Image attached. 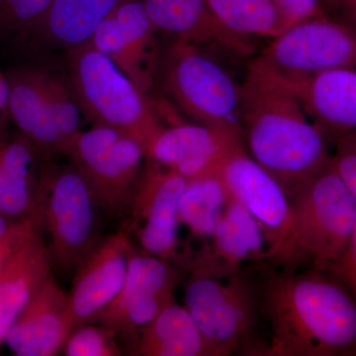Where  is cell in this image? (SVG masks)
I'll list each match as a JSON object with an SVG mask.
<instances>
[{"label": "cell", "mask_w": 356, "mask_h": 356, "mask_svg": "<svg viewBox=\"0 0 356 356\" xmlns=\"http://www.w3.org/2000/svg\"><path fill=\"white\" fill-rule=\"evenodd\" d=\"M266 356H356V298L327 271L259 264Z\"/></svg>", "instance_id": "6da1fadb"}, {"label": "cell", "mask_w": 356, "mask_h": 356, "mask_svg": "<svg viewBox=\"0 0 356 356\" xmlns=\"http://www.w3.org/2000/svg\"><path fill=\"white\" fill-rule=\"evenodd\" d=\"M245 151L288 195L331 163V140L284 86L250 69L243 83Z\"/></svg>", "instance_id": "7a4b0ae2"}, {"label": "cell", "mask_w": 356, "mask_h": 356, "mask_svg": "<svg viewBox=\"0 0 356 356\" xmlns=\"http://www.w3.org/2000/svg\"><path fill=\"white\" fill-rule=\"evenodd\" d=\"M67 74L83 115L93 126L128 134L145 151L163 124L147 96L90 43L67 51Z\"/></svg>", "instance_id": "3957f363"}, {"label": "cell", "mask_w": 356, "mask_h": 356, "mask_svg": "<svg viewBox=\"0 0 356 356\" xmlns=\"http://www.w3.org/2000/svg\"><path fill=\"white\" fill-rule=\"evenodd\" d=\"M158 70L165 92L193 122L243 137V84L214 51L175 40Z\"/></svg>", "instance_id": "277c9868"}, {"label": "cell", "mask_w": 356, "mask_h": 356, "mask_svg": "<svg viewBox=\"0 0 356 356\" xmlns=\"http://www.w3.org/2000/svg\"><path fill=\"white\" fill-rule=\"evenodd\" d=\"M292 257L288 268L327 270L343 252L356 226V198L332 168L289 195Z\"/></svg>", "instance_id": "5b68a950"}, {"label": "cell", "mask_w": 356, "mask_h": 356, "mask_svg": "<svg viewBox=\"0 0 356 356\" xmlns=\"http://www.w3.org/2000/svg\"><path fill=\"white\" fill-rule=\"evenodd\" d=\"M185 307L215 356L264 355L266 341L257 336L261 318L257 283L248 268L227 277L193 273Z\"/></svg>", "instance_id": "8992f818"}, {"label": "cell", "mask_w": 356, "mask_h": 356, "mask_svg": "<svg viewBox=\"0 0 356 356\" xmlns=\"http://www.w3.org/2000/svg\"><path fill=\"white\" fill-rule=\"evenodd\" d=\"M40 165L38 216L53 259L63 269L79 267L98 245L102 213L92 192L74 165Z\"/></svg>", "instance_id": "52a82bcc"}, {"label": "cell", "mask_w": 356, "mask_h": 356, "mask_svg": "<svg viewBox=\"0 0 356 356\" xmlns=\"http://www.w3.org/2000/svg\"><path fill=\"white\" fill-rule=\"evenodd\" d=\"M339 67H356V29L324 13L271 39L248 69L278 81H296Z\"/></svg>", "instance_id": "ba28073f"}, {"label": "cell", "mask_w": 356, "mask_h": 356, "mask_svg": "<svg viewBox=\"0 0 356 356\" xmlns=\"http://www.w3.org/2000/svg\"><path fill=\"white\" fill-rule=\"evenodd\" d=\"M67 156L105 216L129 217L147 161L137 140L116 129L92 126L77 136Z\"/></svg>", "instance_id": "9c48e42d"}, {"label": "cell", "mask_w": 356, "mask_h": 356, "mask_svg": "<svg viewBox=\"0 0 356 356\" xmlns=\"http://www.w3.org/2000/svg\"><path fill=\"white\" fill-rule=\"evenodd\" d=\"M231 194L259 224L266 247L264 264L288 268L292 257V209L284 187L240 147L219 166Z\"/></svg>", "instance_id": "30bf717a"}, {"label": "cell", "mask_w": 356, "mask_h": 356, "mask_svg": "<svg viewBox=\"0 0 356 356\" xmlns=\"http://www.w3.org/2000/svg\"><path fill=\"white\" fill-rule=\"evenodd\" d=\"M177 282L170 261L134 252L120 291L90 323L107 325L118 334H134L175 301Z\"/></svg>", "instance_id": "8fae6325"}, {"label": "cell", "mask_w": 356, "mask_h": 356, "mask_svg": "<svg viewBox=\"0 0 356 356\" xmlns=\"http://www.w3.org/2000/svg\"><path fill=\"white\" fill-rule=\"evenodd\" d=\"M156 32L143 0H123L98 26L89 43L111 58L147 95L158 72Z\"/></svg>", "instance_id": "7c38bea8"}, {"label": "cell", "mask_w": 356, "mask_h": 356, "mask_svg": "<svg viewBox=\"0 0 356 356\" xmlns=\"http://www.w3.org/2000/svg\"><path fill=\"white\" fill-rule=\"evenodd\" d=\"M187 179L146 161L134 197L130 231L144 252L170 261L178 254V206Z\"/></svg>", "instance_id": "4fadbf2b"}, {"label": "cell", "mask_w": 356, "mask_h": 356, "mask_svg": "<svg viewBox=\"0 0 356 356\" xmlns=\"http://www.w3.org/2000/svg\"><path fill=\"white\" fill-rule=\"evenodd\" d=\"M243 146V137L238 134L196 122L173 123L163 125L154 136L146 147V158L191 179L216 170Z\"/></svg>", "instance_id": "5bb4252c"}, {"label": "cell", "mask_w": 356, "mask_h": 356, "mask_svg": "<svg viewBox=\"0 0 356 356\" xmlns=\"http://www.w3.org/2000/svg\"><path fill=\"white\" fill-rule=\"evenodd\" d=\"M134 252L129 232H118L93 248L74 276L70 307L74 329L90 323L116 297Z\"/></svg>", "instance_id": "9a60e30c"}, {"label": "cell", "mask_w": 356, "mask_h": 356, "mask_svg": "<svg viewBox=\"0 0 356 356\" xmlns=\"http://www.w3.org/2000/svg\"><path fill=\"white\" fill-rule=\"evenodd\" d=\"M74 329L69 295L51 274L26 304L6 341L14 355L54 356Z\"/></svg>", "instance_id": "2e32d148"}, {"label": "cell", "mask_w": 356, "mask_h": 356, "mask_svg": "<svg viewBox=\"0 0 356 356\" xmlns=\"http://www.w3.org/2000/svg\"><path fill=\"white\" fill-rule=\"evenodd\" d=\"M143 3L158 32H165L177 41L238 58L254 54L252 40L226 29L206 0H143Z\"/></svg>", "instance_id": "e0dca14e"}, {"label": "cell", "mask_w": 356, "mask_h": 356, "mask_svg": "<svg viewBox=\"0 0 356 356\" xmlns=\"http://www.w3.org/2000/svg\"><path fill=\"white\" fill-rule=\"evenodd\" d=\"M274 81L296 96L332 143L356 132V67L325 70L296 81Z\"/></svg>", "instance_id": "ac0fdd59"}, {"label": "cell", "mask_w": 356, "mask_h": 356, "mask_svg": "<svg viewBox=\"0 0 356 356\" xmlns=\"http://www.w3.org/2000/svg\"><path fill=\"white\" fill-rule=\"evenodd\" d=\"M210 245L194 267V273L227 277L245 266L266 262V247L259 224L232 198L210 236Z\"/></svg>", "instance_id": "d6986e66"}, {"label": "cell", "mask_w": 356, "mask_h": 356, "mask_svg": "<svg viewBox=\"0 0 356 356\" xmlns=\"http://www.w3.org/2000/svg\"><path fill=\"white\" fill-rule=\"evenodd\" d=\"M6 76L9 83L8 114L21 134L42 156H65L64 139L42 88L40 67H18Z\"/></svg>", "instance_id": "ffe728a7"}, {"label": "cell", "mask_w": 356, "mask_h": 356, "mask_svg": "<svg viewBox=\"0 0 356 356\" xmlns=\"http://www.w3.org/2000/svg\"><path fill=\"white\" fill-rule=\"evenodd\" d=\"M123 0H51L41 16L20 31L28 41L70 51L89 43L98 26Z\"/></svg>", "instance_id": "44dd1931"}, {"label": "cell", "mask_w": 356, "mask_h": 356, "mask_svg": "<svg viewBox=\"0 0 356 356\" xmlns=\"http://www.w3.org/2000/svg\"><path fill=\"white\" fill-rule=\"evenodd\" d=\"M42 234L37 233L0 267V346L26 304L51 274L53 259Z\"/></svg>", "instance_id": "7402d4cb"}, {"label": "cell", "mask_w": 356, "mask_h": 356, "mask_svg": "<svg viewBox=\"0 0 356 356\" xmlns=\"http://www.w3.org/2000/svg\"><path fill=\"white\" fill-rule=\"evenodd\" d=\"M38 154L23 135L10 139L0 136V215L40 221Z\"/></svg>", "instance_id": "603a6c76"}, {"label": "cell", "mask_w": 356, "mask_h": 356, "mask_svg": "<svg viewBox=\"0 0 356 356\" xmlns=\"http://www.w3.org/2000/svg\"><path fill=\"white\" fill-rule=\"evenodd\" d=\"M136 332L135 355L215 356L191 312L175 301Z\"/></svg>", "instance_id": "cb8c5ba5"}, {"label": "cell", "mask_w": 356, "mask_h": 356, "mask_svg": "<svg viewBox=\"0 0 356 356\" xmlns=\"http://www.w3.org/2000/svg\"><path fill=\"white\" fill-rule=\"evenodd\" d=\"M219 168L187 179L178 206V222L198 238H209L231 202Z\"/></svg>", "instance_id": "d4e9b609"}, {"label": "cell", "mask_w": 356, "mask_h": 356, "mask_svg": "<svg viewBox=\"0 0 356 356\" xmlns=\"http://www.w3.org/2000/svg\"><path fill=\"white\" fill-rule=\"evenodd\" d=\"M206 2L226 29L243 38L271 40L290 27L274 0H206Z\"/></svg>", "instance_id": "484cf974"}, {"label": "cell", "mask_w": 356, "mask_h": 356, "mask_svg": "<svg viewBox=\"0 0 356 356\" xmlns=\"http://www.w3.org/2000/svg\"><path fill=\"white\" fill-rule=\"evenodd\" d=\"M42 88L48 100L54 119L57 124L60 135L64 139L65 156H69L70 149L81 131V116H83L76 96L70 84H65L60 77L40 67Z\"/></svg>", "instance_id": "4316f807"}, {"label": "cell", "mask_w": 356, "mask_h": 356, "mask_svg": "<svg viewBox=\"0 0 356 356\" xmlns=\"http://www.w3.org/2000/svg\"><path fill=\"white\" fill-rule=\"evenodd\" d=\"M118 332L98 323H86L70 332L64 346L67 356H118Z\"/></svg>", "instance_id": "83f0119b"}, {"label": "cell", "mask_w": 356, "mask_h": 356, "mask_svg": "<svg viewBox=\"0 0 356 356\" xmlns=\"http://www.w3.org/2000/svg\"><path fill=\"white\" fill-rule=\"evenodd\" d=\"M51 0H0V35L20 32L38 19Z\"/></svg>", "instance_id": "f1b7e54d"}, {"label": "cell", "mask_w": 356, "mask_h": 356, "mask_svg": "<svg viewBox=\"0 0 356 356\" xmlns=\"http://www.w3.org/2000/svg\"><path fill=\"white\" fill-rule=\"evenodd\" d=\"M331 165L356 198V132L332 142Z\"/></svg>", "instance_id": "f546056e"}, {"label": "cell", "mask_w": 356, "mask_h": 356, "mask_svg": "<svg viewBox=\"0 0 356 356\" xmlns=\"http://www.w3.org/2000/svg\"><path fill=\"white\" fill-rule=\"evenodd\" d=\"M41 231L43 227L36 218L14 220L10 227L0 235V267Z\"/></svg>", "instance_id": "4dcf8cb0"}, {"label": "cell", "mask_w": 356, "mask_h": 356, "mask_svg": "<svg viewBox=\"0 0 356 356\" xmlns=\"http://www.w3.org/2000/svg\"><path fill=\"white\" fill-rule=\"evenodd\" d=\"M325 271L343 283L356 298V226L343 252Z\"/></svg>", "instance_id": "1f68e13d"}, {"label": "cell", "mask_w": 356, "mask_h": 356, "mask_svg": "<svg viewBox=\"0 0 356 356\" xmlns=\"http://www.w3.org/2000/svg\"><path fill=\"white\" fill-rule=\"evenodd\" d=\"M291 26L324 13L321 0H274Z\"/></svg>", "instance_id": "d6a6232c"}, {"label": "cell", "mask_w": 356, "mask_h": 356, "mask_svg": "<svg viewBox=\"0 0 356 356\" xmlns=\"http://www.w3.org/2000/svg\"><path fill=\"white\" fill-rule=\"evenodd\" d=\"M9 83L6 74L0 70V112L8 117Z\"/></svg>", "instance_id": "836d02e7"}, {"label": "cell", "mask_w": 356, "mask_h": 356, "mask_svg": "<svg viewBox=\"0 0 356 356\" xmlns=\"http://www.w3.org/2000/svg\"><path fill=\"white\" fill-rule=\"evenodd\" d=\"M336 18L343 20L356 29V0H350L339 11Z\"/></svg>", "instance_id": "e575fe53"}, {"label": "cell", "mask_w": 356, "mask_h": 356, "mask_svg": "<svg viewBox=\"0 0 356 356\" xmlns=\"http://www.w3.org/2000/svg\"><path fill=\"white\" fill-rule=\"evenodd\" d=\"M348 1L350 0H321V4H322L323 10L327 15L336 17Z\"/></svg>", "instance_id": "d590c367"}, {"label": "cell", "mask_w": 356, "mask_h": 356, "mask_svg": "<svg viewBox=\"0 0 356 356\" xmlns=\"http://www.w3.org/2000/svg\"><path fill=\"white\" fill-rule=\"evenodd\" d=\"M8 117L6 116L0 112V136L2 135V132H3L4 126H6V120Z\"/></svg>", "instance_id": "8d00e7d4"}]
</instances>
